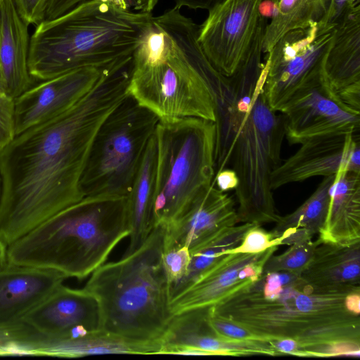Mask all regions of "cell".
<instances>
[{"instance_id": "obj_1", "label": "cell", "mask_w": 360, "mask_h": 360, "mask_svg": "<svg viewBox=\"0 0 360 360\" xmlns=\"http://www.w3.org/2000/svg\"><path fill=\"white\" fill-rule=\"evenodd\" d=\"M130 64L108 70L69 109L0 149V240L12 244L84 198L80 180L97 131L128 91Z\"/></svg>"}, {"instance_id": "obj_2", "label": "cell", "mask_w": 360, "mask_h": 360, "mask_svg": "<svg viewBox=\"0 0 360 360\" xmlns=\"http://www.w3.org/2000/svg\"><path fill=\"white\" fill-rule=\"evenodd\" d=\"M199 25L175 7L152 16L132 54L127 91L159 121L198 117L216 122L233 110L230 79L198 41Z\"/></svg>"}, {"instance_id": "obj_3", "label": "cell", "mask_w": 360, "mask_h": 360, "mask_svg": "<svg viewBox=\"0 0 360 360\" xmlns=\"http://www.w3.org/2000/svg\"><path fill=\"white\" fill-rule=\"evenodd\" d=\"M347 295L314 293L289 272L276 290L264 295L259 280L211 308L215 316L250 333L255 340H289L297 356L360 355V316Z\"/></svg>"}, {"instance_id": "obj_4", "label": "cell", "mask_w": 360, "mask_h": 360, "mask_svg": "<svg viewBox=\"0 0 360 360\" xmlns=\"http://www.w3.org/2000/svg\"><path fill=\"white\" fill-rule=\"evenodd\" d=\"M152 16L151 13L88 0L57 18L44 20L30 36V74L44 81L131 58Z\"/></svg>"}, {"instance_id": "obj_5", "label": "cell", "mask_w": 360, "mask_h": 360, "mask_svg": "<svg viewBox=\"0 0 360 360\" xmlns=\"http://www.w3.org/2000/svg\"><path fill=\"white\" fill-rule=\"evenodd\" d=\"M129 233L126 197L86 196L8 245L7 263L55 270L81 281Z\"/></svg>"}, {"instance_id": "obj_6", "label": "cell", "mask_w": 360, "mask_h": 360, "mask_svg": "<svg viewBox=\"0 0 360 360\" xmlns=\"http://www.w3.org/2000/svg\"><path fill=\"white\" fill-rule=\"evenodd\" d=\"M163 236V226H155L133 252L91 274L84 288L98 302L101 330L130 341L160 342L172 316Z\"/></svg>"}, {"instance_id": "obj_7", "label": "cell", "mask_w": 360, "mask_h": 360, "mask_svg": "<svg viewBox=\"0 0 360 360\" xmlns=\"http://www.w3.org/2000/svg\"><path fill=\"white\" fill-rule=\"evenodd\" d=\"M153 222L165 226L213 183L217 128L213 121L184 117L159 121Z\"/></svg>"}, {"instance_id": "obj_8", "label": "cell", "mask_w": 360, "mask_h": 360, "mask_svg": "<svg viewBox=\"0 0 360 360\" xmlns=\"http://www.w3.org/2000/svg\"><path fill=\"white\" fill-rule=\"evenodd\" d=\"M262 72L255 91L251 108L234 141L229 164L238 178L235 194L238 222L276 223V212L271 174L281 163V151L285 136L282 115H277L268 105L263 85Z\"/></svg>"}, {"instance_id": "obj_9", "label": "cell", "mask_w": 360, "mask_h": 360, "mask_svg": "<svg viewBox=\"0 0 360 360\" xmlns=\"http://www.w3.org/2000/svg\"><path fill=\"white\" fill-rule=\"evenodd\" d=\"M158 117L127 94L94 139L80 180L84 195L126 197Z\"/></svg>"}, {"instance_id": "obj_10", "label": "cell", "mask_w": 360, "mask_h": 360, "mask_svg": "<svg viewBox=\"0 0 360 360\" xmlns=\"http://www.w3.org/2000/svg\"><path fill=\"white\" fill-rule=\"evenodd\" d=\"M335 32L312 22L285 33L266 53L263 93L274 111L281 112L297 92L321 82Z\"/></svg>"}, {"instance_id": "obj_11", "label": "cell", "mask_w": 360, "mask_h": 360, "mask_svg": "<svg viewBox=\"0 0 360 360\" xmlns=\"http://www.w3.org/2000/svg\"><path fill=\"white\" fill-rule=\"evenodd\" d=\"M262 0H224L210 9L199 25L198 41L221 74L231 77L238 69L255 37Z\"/></svg>"}, {"instance_id": "obj_12", "label": "cell", "mask_w": 360, "mask_h": 360, "mask_svg": "<svg viewBox=\"0 0 360 360\" xmlns=\"http://www.w3.org/2000/svg\"><path fill=\"white\" fill-rule=\"evenodd\" d=\"M277 248L274 246L255 254L225 255L171 298L172 314L213 307L248 288L262 277L265 262Z\"/></svg>"}, {"instance_id": "obj_13", "label": "cell", "mask_w": 360, "mask_h": 360, "mask_svg": "<svg viewBox=\"0 0 360 360\" xmlns=\"http://www.w3.org/2000/svg\"><path fill=\"white\" fill-rule=\"evenodd\" d=\"M280 112L285 136L291 144H301L318 136L359 131L360 114L332 98L321 82L297 92Z\"/></svg>"}, {"instance_id": "obj_14", "label": "cell", "mask_w": 360, "mask_h": 360, "mask_svg": "<svg viewBox=\"0 0 360 360\" xmlns=\"http://www.w3.org/2000/svg\"><path fill=\"white\" fill-rule=\"evenodd\" d=\"M124 60L105 68L77 69L29 88L15 98V135L69 109L90 91L108 70Z\"/></svg>"}, {"instance_id": "obj_15", "label": "cell", "mask_w": 360, "mask_h": 360, "mask_svg": "<svg viewBox=\"0 0 360 360\" xmlns=\"http://www.w3.org/2000/svg\"><path fill=\"white\" fill-rule=\"evenodd\" d=\"M238 223L233 198L212 183L163 226L164 252L182 247L193 252Z\"/></svg>"}, {"instance_id": "obj_16", "label": "cell", "mask_w": 360, "mask_h": 360, "mask_svg": "<svg viewBox=\"0 0 360 360\" xmlns=\"http://www.w3.org/2000/svg\"><path fill=\"white\" fill-rule=\"evenodd\" d=\"M321 84L328 94L360 114V8L335 26Z\"/></svg>"}, {"instance_id": "obj_17", "label": "cell", "mask_w": 360, "mask_h": 360, "mask_svg": "<svg viewBox=\"0 0 360 360\" xmlns=\"http://www.w3.org/2000/svg\"><path fill=\"white\" fill-rule=\"evenodd\" d=\"M358 142L359 133L318 136L304 141L271 172L272 191L314 176H333L340 169L349 171L351 155Z\"/></svg>"}, {"instance_id": "obj_18", "label": "cell", "mask_w": 360, "mask_h": 360, "mask_svg": "<svg viewBox=\"0 0 360 360\" xmlns=\"http://www.w3.org/2000/svg\"><path fill=\"white\" fill-rule=\"evenodd\" d=\"M22 322L43 335L61 338L79 326L90 331L101 330L100 309L96 297L86 288L61 284Z\"/></svg>"}, {"instance_id": "obj_19", "label": "cell", "mask_w": 360, "mask_h": 360, "mask_svg": "<svg viewBox=\"0 0 360 360\" xmlns=\"http://www.w3.org/2000/svg\"><path fill=\"white\" fill-rule=\"evenodd\" d=\"M66 278L58 271L7 263L0 269V329L21 323Z\"/></svg>"}, {"instance_id": "obj_20", "label": "cell", "mask_w": 360, "mask_h": 360, "mask_svg": "<svg viewBox=\"0 0 360 360\" xmlns=\"http://www.w3.org/2000/svg\"><path fill=\"white\" fill-rule=\"evenodd\" d=\"M299 276L316 294H360V242L343 245L316 240Z\"/></svg>"}, {"instance_id": "obj_21", "label": "cell", "mask_w": 360, "mask_h": 360, "mask_svg": "<svg viewBox=\"0 0 360 360\" xmlns=\"http://www.w3.org/2000/svg\"><path fill=\"white\" fill-rule=\"evenodd\" d=\"M211 308L192 309L173 314L161 337L158 354L238 355L241 343L220 338L211 326Z\"/></svg>"}, {"instance_id": "obj_22", "label": "cell", "mask_w": 360, "mask_h": 360, "mask_svg": "<svg viewBox=\"0 0 360 360\" xmlns=\"http://www.w3.org/2000/svg\"><path fill=\"white\" fill-rule=\"evenodd\" d=\"M28 26L19 15L14 0H0V67L6 94L14 99L30 88L32 83Z\"/></svg>"}, {"instance_id": "obj_23", "label": "cell", "mask_w": 360, "mask_h": 360, "mask_svg": "<svg viewBox=\"0 0 360 360\" xmlns=\"http://www.w3.org/2000/svg\"><path fill=\"white\" fill-rule=\"evenodd\" d=\"M318 240L348 245L360 242V173L340 169L330 188V202Z\"/></svg>"}, {"instance_id": "obj_24", "label": "cell", "mask_w": 360, "mask_h": 360, "mask_svg": "<svg viewBox=\"0 0 360 360\" xmlns=\"http://www.w3.org/2000/svg\"><path fill=\"white\" fill-rule=\"evenodd\" d=\"M160 342L125 340L102 330L72 338H51L39 334L32 345L33 356L81 357L106 354H158Z\"/></svg>"}, {"instance_id": "obj_25", "label": "cell", "mask_w": 360, "mask_h": 360, "mask_svg": "<svg viewBox=\"0 0 360 360\" xmlns=\"http://www.w3.org/2000/svg\"><path fill=\"white\" fill-rule=\"evenodd\" d=\"M157 143L154 134L146 147L131 188L126 196V212L130 231L129 244L123 255L136 250L153 229L155 189Z\"/></svg>"}, {"instance_id": "obj_26", "label": "cell", "mask_w": 360, "mask_h": 360, "mask_svg": "<svg viewBox=\"0 0 360 360\" xmlns=\"http://www.w3.org/2000/svg\"><path fill=\"white\" fill-rule=\"evenodd\" d=\"M335 175L324 176L315 191L293 212L280 216L271 232L274 238L282 237V245L311 240L323 227L330 202V188Z\"/></svg>"}, {"instance_id": "obj_27", "label": "cell", "mask_w": 360, "mask_h": 360, "mask_svg": "<svg viewBox=\"0 0 360 360\" xmlns=\"http://www.w3.org/2000/svg\"><path fill=\"white\" fill-rule=\"evenodd\" d=\"M324 12V0H276V10L266 24L262 52L269 53L285 33L319 22Z\"/></svg>"}, {"instance_id": "obj_28", "label": "cell", "mask_w": 360, "mask_h": 360, "mask_svg": "<svg viewBox=\"0 0 360 360\" xmlns=\"http://www.w3.org/2000/svg\"><path fill=\"white\" fill-rule=\"evenodd\" d=\"M256 226L259 225L254 223H243L242 225H235L207 244L191 252V262L187 273L171 290L170 300L191 284L204 271L226 255L227 250L239 245L245 233Z\"/></svg>"}, {"instance_id": "obj_29", "label": "cell", "mask_w": 360, "mask_h": 360, "mask_svg": "<svg viewBox=\"0 0 360 360\" xmlns=\"http://www.w3.org/2000/svg\"><path fill=\"white\" fill-rule=\"evenodd\" d=\"M316 240L298 242L290 245L285 252L278 255H271L263 268V274L270 272H290L300 275L312 256Z\"/></svg>"}, {"instance_id": "obj_30", "label": "cell", "mask_w": 360, "mask_h": 360, "mask_svg": "<svg viewBox=\"0 0 360 360\" xmlns=\"http://www.w3.org/2000/svg\"><path fill=\"white\" fill-rule=\"evenodd\" d=\"M256 226L250 229L245 235L242 242L237 247L226 251L229 253L255 254L263 252L269 248L282 245V237L274 238L271 232H266Z\"/></svg>"}, {"instance_id": "obj_31", "label": "cell", "mask_w": 360, "mask_h": 360, "mask_svg": "<svg viewBox=\"0 0 360 360\" xmlns=\"http://www.w3.org/2000/svg\"><path fill=\"white\" fill-rule=\"evenodd\" d=\"M191 262L187 247L163 251L162 264L171 290L185 276Z\"/></svg>"}, {"instance_id": "obj_32", "label": "cell", "mask_w": 360, "mask_h": 360, "mask_svg": "<svg viewBox=\"0 0 360 360\" xmlns=\"http://www.w3.org/2000/svg\"><path fill=\"white\" fill-rule=\"evenodd\" d=\"M359 8L360 0H324V12L317 24L322 29H335Z\"/></svg>"}, {"instance_id": "obj_33", "label": "cell", "mask_w": 360, "mask_h": 360, "mask_svg": "<svg viewBox=\"0 0 360 360\" xmlns=\"http://www.w3.org/2000/svg\"><path fill=\"white\" fill-rule=\"evenodd\" d=\"M15 136V99L6 94H0V149Z\"/></svg>"}, {"instance_id": "obj_34", "label": "cell", "mask_w": 360, "mask_h": 360, "mask_svg": "<svg viewBox=\"0 0 360 360\" xmlns=\"http://www.w3.org/2000/svg\"><path fill=\"white\" fill-rule=\"evenodd\" d=\"M17 11L28 25H37L45 20L49 0H14Z\"/></svg>"}, {"instance_id": "obj_35", "label": "cell", "mask_w": 360, "mask_h": 360, "mask_svg": "<svg viewBox=\"0 0 360 360\" xmlns=\"http://www.w3.org/2000/svg\"><path fill=\"white\" fill-rule=\"evenodd\" d=\"M238 178L231 168H224L216 172L213 184L220 191L226 192L235 190L238 186Z\"/></svg>"}, {"instance_id": "obj_36", "label": "cell", "mask_w": 360, "mask_h": 360, "mask_svg": "<svg viewBox=\"0 0 360 360\" xmlns=\"http://www.w3.org/2000/svg\"><path fill=\"white\" fill-rule=\"evenodd\" d=\"M88 0H49L45 20L57 18Z\"/></svg>"}, {"instance_id": "obj_37", "label": "cell", "mask_w": 360, "mask_h": 360, "mask_svg": "<svg viewBox=\"0 0 360 360\" xmlns=\"http://www.w3.org/2000/svg\"><path fill=\"white\" fill-rule=\"evenodd\" d=\"M224 0H174V7L181 9L188 8L191 9H203L210 11Z\"/></svg>"}, {"instance_id": "obj_38", "label": "cell", "mask_w": 360, "mask_h": 360, "mask_svg": "<svg viewBox=\"0 0 360 360\" xmlns=\"http://www.w3.org/2000/svg\"><path fill=\"white\" fill-rule=\"evenodd\" d=\"M129 9L143 13H151L159 0H124Z\"/></svg>"}, {"instance_id": "obj_39", "label": "cell", "mask_w": 360, "mask_h": 360, "mask_svg": "<svg viewBox=\"0 0 360 360\" xmlns=\"http://www.w3.org/2000/svg\"><path fill=\"white\" fill-rule=\"evenodd\" d=\"M0 356H11V334L8 329H0Z\"/></svg>"}, {"instance_id": "obj_40", "label": "cell", "mask_w": 360, "mask_h": 360, "mask_svg": "<svg viewBox=\"0 0 360 360\" xmlns=\"http://www.w3.org/2000/svg\"><path fill=\"white\" fill-rule=\"evenodd\" d=\"M7 245L0 240V269L7 264Z\"/></svg>"}, {"instance_id": "obj_41", "label": "cell", "mask_w": 360, "mask_h": 360, "mask_svg": "<svg viewBox=\"0 0 360 360\" xmlns=\"http://www.w3.org/2000/svg\"><path fill=\"white\" fill-rule=\"evenodd\" d=\"M0 94H6L1 67H0Z\"/></svg>"}, {"instance_id": "obj_42", "label": "cell", "mask_w": 360, "mask_h": 360, "mask_svg": "<svg viewBox=\"0 0 360 360\" xmlns=\"http://www.w3.org/2000/svg\"><path fill=\"white\" fill-rule=\"evenodd\" d=\"M1 180L0 176V198H1Z\"/></svg>"}, {"instance_id": "obj_43", "label": "cell", "mask_w": 360, "mask_h": 360, "mask_svg": "<svg viewBox=\"0 0 360 360\" xmlns=\"http://www.w3.org/2000/svg\"><path fill=\"white\" fill-rule=\"evenodd\" d=\"M274 1H275V2H276V0H274Z\"/></svg>"}, {"instance_id": "obj_44", "label": "cell", "mask_w": 360, "mask_h": 360, "mask_svg": "<svg viewBox=\"0 0 360 360\" xmlns=\"http://www.w3.org/2000/svg\"><path fill=\"white\" fill-rule=\"evenodd\" d=\"M273 1H274V0H273Z\"/></svg>"}]
</instances>
